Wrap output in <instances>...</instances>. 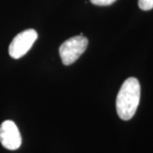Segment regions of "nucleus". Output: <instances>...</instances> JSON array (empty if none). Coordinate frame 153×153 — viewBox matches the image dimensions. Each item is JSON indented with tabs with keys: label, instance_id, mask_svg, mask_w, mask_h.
Listing matches in <instances>:
<instances>
[{
	"label": "nucleus",
	"instance_id": "obj_1",
	"mask_svg": "<svg viewBox=\"0 0 153 153\" xmlns=\"http://www.w3.org/2000/svg\"><path fill=\"white\" fill-rule=\"evenodd\" d=\"M140 100V84L135 77L125 80L117 96L116 108L122 120H130L136 112Z\"/></svg>",
	"mask_w": 153,
	"mask_h": 153
},
{
	"label": "nucleus",
	"instance_id": "obj_2",
	"mask_svg": "<svg viewBox=\"0 0 153 153\" xmlns=\"http://www.w3.org/2000/svg\"><path fill=\"white\" fill-rule=\"evenodd\" d=\"M88 40L82 35L69 38L60 45L59 53L62 63L66 66L74 63L87 49Z\"/></svg>",
	"mask_w": 153,
	"mask_h": 153
},
{
	"label": "nucleus",
	"instance_id": "obj_3",
	"mask_svg": "<svg viewBox=\"0 0 153 153\" xmlns=\"http://www.w3.org/2000/svg\"><path fill=\"white\" fill-rule=\"evenodd\" d=\"M38 39L34 29H27L14 38L9 47V54L13 59H20L26 55Z\"/></svg>",
	"mask_w": 153,
	"mask_h": 153
},
{
	"label": "nucleus",
	"instance_id": "obj_4",
	"mask_svg": "<svg viewBox=\"0 0 153 153\" xmlns=\"http://www.w3.org/2000/svg\"><path fill=\"white\" fill-rule=\"evenodd\" d=\"M0 143L8 150L15 151L22 145V136L16 124L10 120H6L0 125Z\"/></svg>",
	"mask_w": 153,
	"mask_h": 153
},
{
	"label": "nucleus",
	"instance_id": "obj_5",
	"mask_svg": "<svg viewBox=\"0 0 153 153\" xmlns=\"http://www.w3.org/2000/svg\"><path fill=\"white\" fill-rule=\"evenodd\" d=\"M138 4L142 10H151L153 9V0H139Z\"/></svg>",
	"mask_w": 153,
	"mask_h": 153
},
{
	"label": "nucleus",
	"instance_id": "obj_6",
	"mask_svg": "<svg viewBox=\"0 0 153 153\" xmlns=\"http://www.w3.org/2000/svg\"><path fill=\"white\" fill-rule=\"evenodd\" d=\"M117 0H90V2L94 4V5L98 6H108L112 4L115 3Z\"/></svg>",
	"mask_w": 153,
	"mask_h": 153
}]
</instances>
